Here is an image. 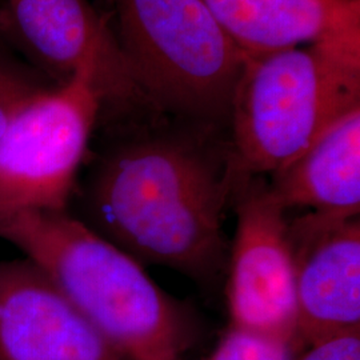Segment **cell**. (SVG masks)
<instances>
[{
  "mask_svg": "<svg viewBox=\"0 0 360 360\" xmlns=\"http://www.w3.org/2000/svg\"><path fill=\"white\" fill-rule=\"evenodd\" d=\"M235 172L174 138L129 143L107 156L87 191L90 227L141 263L210 283L227 269L223 232Z\"/></svg>",
  "mask_w": 360,
  "mask_h": 360,
  "instance_id": "cell-1",
  "label": "cell"
},
{
  "mask_svg": "<svg viewBox=\"0 0 360 360\" xmlns=\"http://www.w3.org/2000/svg\"><path fill=\"white\" fill-rule=\"evenodd\" d=\"M0 238L43 271L122 360H181L193 324L142 263L67 211L0 223Z\"/></svg>",
  "mask_w": 360,
  "mask_h": 360,
  "instance_id": "cell-2",
  "label": "cell"
},
{
  "mask_svg": "<svg viewBox=\"0 0 360 360\" xmlns=\"http://www.w3.org/2000/svg\"><path fill=\"white\" fill-rule=\"evenodd\" d=\"M359 107L360 35L245 56L230 110L235 174H276Z\"/></svg>",
  "mask_w": 360,
  "mask_h": 360,
  "instance_id": "cell-3",
  "label": "cell"
},
{
  "mask_svg": "<svg viewBox=\"0 0 360 360\" xmlns=\"http://www.w3.org/2000/svg\"><path fill=\"white\" fill-rule=\"evenodd\" d=\"M143 98L200 117L230 114L245 55L203 0H110Z\"/></svg>",
  "mask_w": 360,
  "mask_h": 360,
  "instance_id": "cell-4",
  "label": "cell"
},
{
  "mask_svg": "<svg viewBox=\"0 0 360 360\" xmlns=\"http://www.w3.org/2000/svg\"><path fill=\"white\" fill-rule=\"evenodd\" d=\"M103 104L96 71L83 67L18 112L0 138V223L65 211Z\"/></svg>",
  "mask_w": 360,
  "mask_h": 360,
  "instance_id": "cell-5",
  "label": "cell"
},
{
  "mask_svg": "<svg viewBox=\"0 0 360 360\" xmlns=\"http://www.w3.org/2000/svg\"><path fill=\"white\" fill-rule=\"evenodd\" d=\"M231 203L236 229L226 287L231 327L302 346L290 215L262 176L235 174Z\"/></svg>",
  "mask_w": 360,
  "mask_h": 360,
  "instance_id": "cell-6",
  "label": "cell"
},
{
  "mask_svg": "<svg viewBox=\"0 0 360 360\" xmlns=\"http://www.w3.org/2000/svg\"><path fill=\"white\" fill-rule=\"evenodd\" d=\"M0 34L60 83L92 67L104 103L142 96L115 34L89 0H0Z\"/></svg>",
  "mask_w": 360,
  "mask_h": 360,
  "instance_id": "cell-7",
  "label": "cell"
},
{
  "mask_svg": "<svg viewBox=\"0 0 360 360\" xmlns=\"http://www.w3.org/2000/svg\"><path fill=\"white\" fill-rule=\"evenodd\" d=\"M288 221L300 345L360 330L359 217L300 214Z\"/></svg>",
  "mask_w": 360,
  "mask_h": 360,
  "instance_id": "cell-8",
  "label": "cell"
},
{
  "mask_svg": "<svg viewBox=\"0 0 360 360\" xmlns=\"http://www.w3.org/2000/svg\"><path fill=\"white\" fill-rule=\"evenodd\" d=\"M0 360H122L59 287L25 259L0 260Z\"/></svg>",
  "mask_w": 360,
  "mask_h": 360,
  "instance_id": "cell-9",
  "label": "cell"
},
{
  "mask_svg": "<svg viewBox=\"0 0 360 360\" xmlns=\"http://www.w3.org/2000/svg\"><path fill=\"white\" fill-rule=\"evenodd\" d=\"M245 56L360 35V0H203Z\"/></svg>",
  "mask_w": 360,
  "mask_h": 360,
  "instance_id": "cell-10",
  "label": "cell"
},
{
  "mask_svg": "<svg viewBox=\"0 0 360 360\" xmlns=\"http://www.w3.org/2000/svg\"><path fill=\"white\" fill-rule=\"evenodd\" d=\"M284 211L349 219L360 212V107L269 180Z\"/></svg>",
  "mask_w": 360,
  "mask_h": 360,
  "instance_id": "cell-11",
  "label": "cell"
},
{
  "mask_svg": "<svg viewBox=\"0 0 360 360\" xmlns=\"http://www.w3.org/2000/svg\"><path fill=\"white\" fill-rule=\"evenodd\" d=\"M302 346L231 327L205 360H294Z\"/></svg>",
  "mask_w": 360,
  "mask_h": 360,
  "instance_id": "cell-12",
  "label": "cell"
},
{
  "mask_svg": "<svg viewBox=\"0 0 360 360\" xmlns=\"http://www.w3.org/2000/svg\"><path fill=\"white\" fill-rule=\"evenodd\" d=\"M44 89L30 71L0 52V138L18 112Z\"/></svg>",
  "mask_w": 360,
  "mask_h": 360,
  "instance_id": "cell-13",
  "label": "cell"
},
{
  "mask_svg": "<svg viewBox=\"0 0 360 360\" xmlns=\"http://www.w3.org/2000/svg\"><path fill=\"white\" fill-rule=\"evenodd\" d=\"M307 347L294 360H360V330L336 335Z\"/></svg>",
  "mask_w": 360,
  "mask_h": 360,
  "instance_id": "cell-14",
  "label": "cell"
}]
</instances>
